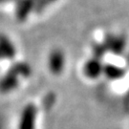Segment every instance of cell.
Masks as SVG:
<instances>
[{
  "label": "cell",
  "instance_id": "cell-1",
  "mask_svg": "<svg viewBox=\"0 0 129 129\" xmlns=\"http://www.w3.org/2000/svg\"><path fill=\"white\" fill-rule=\"evenodd\" d=\"M34 120H35L34 108L30 107L26 110L24 116L22 117L21 129H32L34 126Z\"/></svg>",
  "mask_w": 129,
  "mask_h": 129
}]
</instances>
